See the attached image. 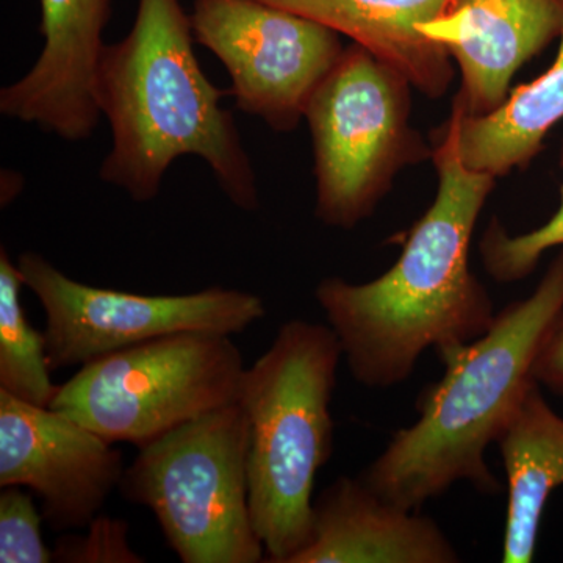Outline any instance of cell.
Masks as SVG:
<instances>
[{"label": "cell", "mask_w": 563, "mask_h": 563, "mask_svg": "<svg viewBox=\"0 0 563 563\" xmlns=\"http://www.w3.org/2000/svg\"><path fill=\"white\" fill-rule=\"evenodd\" d=\"M462 111L454 98L432 147L439 190L407 233L398 262L365 284L328 277L314 290L352 377L365 387L404 383L422 352L446 354L495 321L490 296L470 268V244L496 179L463 163Z\"/></svg>", "instance_id": "1"}, {"label": "cell", "mask_w": 563, "mask_h": 563, "mask_svg": "<svg viewBox=\"0 0 563 563\" xmlns=\"http://www.w3.org/2000/svg\"><path fill=\"white\" fill-rule=\"evenodd\" d=\"M191 16L180 0H139L135 22L120 43L107 44L98 101L113 135L101 179L136 202L161 192L177 158L210 166L229 201L258 207V188L225 92L203 74L192 43Z\"/></svg>", "instance_id": "2"}, {"label": "cell", "mask_w": 563, "mask_h": 563, "mask_svg": "<svg viewBox=\"0 0 563 563\" xmlns=\"http://www.w3.org/2000/svg\"><path fill=\"white\" fill-rule=\"evenodd\" d=\"M562 310L563 247L529 298L503 309L479 339L440 355L443 377L420 393L418 420L395 432L362 479L409 510L459 481L484 495L501 492L485 451L501 439L536 384L537 354Z\"/></svg>", "instance_id": "3"}, {"label": "cell", "mask_w": 563, "mask_h": 563, "mask_svg": "<svg viewBox=\"0 0 563 563\" xmlns=\"http://www.w3.org/2000/svg\"><path fill=\"white\" fill-rule=\"evenodd\" d=\"M342 357L331 325L298 318L244 372L236 402L250 426L251 514L268 562H290L309 540L314 481L333 453Z\"/></svg>", "instance_id": "4"}, {"label": "cell", "mask_w": 563, "mask_h": 563, "mask_svg": "<svg viewBox=\"0 0 563 563\" xmlns=\"http://www.w3.org/2000/svg\"><path fill=\"white\" fill-rule=\"evenodd\" d=\"M250 426L239 402L185 422L139 448L120 490L146 507L184 563H258L252 521Z\"/></svg>", "instance_id": "5"}, {"label": "cell", "mask_w": 563, "mask_h": 563, "mask_svg": "<svg viewBox=\"0 0 563 563\" xmlns=\"http://www.w3.org/2000/svg\"><path fill=\"white\" fill-rule=\"evenodd\" d=\"M409 79L352 43L318 85L306 118L312 133L318 220L351 231L372 217L407 166L432 158L410 124Z\"/></svg>", "instance_id": "6"}, {"label": "cell", "mask_w": 563, "mask_h": 563, "mask_svg": "<svg viewBox=\"0 0 563 563\" xmlns=\"http://www.w3.org/2000/svg\"><path fill=\"white\" fill-rule=\"evenodd\" d=\"M246 372L231 335L179 332L85 363L51 407L136 448L239 401Z\"/></svg>", "instance_id": "7"}, {"label": "cell", "mask_w": 563, "mask_h": 563, "mask_svg": "<svg viewBox=\"0 0 563 563\" xmlns=\"http://www.w3.org/2000/svg\"><path fill=\"white\" fill-rule=\"evenodd\" d=\"M16 263L46 317L52 372L172 333L236 335L266 314L261 296L250 291L211 287L187 295H139L70 279L36 252H24Z\"/></svg>", "instance_id": "8"}, {"label": "cell", "mask_w": 563, "mask_h": 563, "mask_svg": "<svg viewBox=\"0 0 563 563\" xmlns=\"http://www.w3.org/2000/svg\"><path fill=\"white\" fill-rule=\"evenodd\" d=\"M192 35L220 58L236 107L276 132L298 128L342 57L340 33L263 0H195Z\"/></svg>", "instance_id": "9"}, {"label": "cell", "mask_w": 563, "mask_h": 563, "mask_svg": "<svg viewBox=\"0 0 563 563\" xmlns=\"http://www.w3.org/2000/svg\"><path fill=\"white\" fill-rule=\"evenodd\" d=\"M124 473L121 451L98 432L54 407L0 390V487L38 496L54 531L90 525L120 490Z\"/></svg>", "instance_id": "10"}, {"label": "cell", "mask_w": 563, "mask_h": 563, "mask_svg": "<svg viewBox=\"0 0 563 563\" xmlns=\"http://www.w3.org/2000/svg\"><path fill=\"white\" fill-rule=\"evenodd\" d=\"M40 5L43 51L25 76L2 88L0 113L70 143L88 140L102 118L98 74L113 0H40Z\"/></svg>", "instance_id": "11"}, {"label": "cell", "mask_w": 563, "mask_h": 563, "mask_svg": "<svg viewBox=\"0 0 563 563\" xmlns=\"http://www.w3.org/2000/svg\"><path fill=\"white\" fill-rule=\"evenodd\" d=\"M562 29V0H450L440 16L420 25L457 63L455 99L466 117L501 107L515 74L561 38Z\"/></svg>", "instance_id": "12"}, {"label": "cell", "mask_w": 563, "mask_h": 563, "mask_svg": "<svg viewBox=\"0 0 563 563\" xmlns=\"http://www.w3.org/2000/svg\"><path fill=\"white\" fill-rule=\"evenodd\" d=\"M440 526L374 492L362 477L333 481L313 501L307 543L288 563H454Z\"/></svg>", "instance_id": "13"}, {"label": "cell", "mask_w": 563, "mask_h": 563, "mask_svg": "<svg viewBox=\"0 0 563 563\" xmlns=\"http://www.w3.org/2000/svg\"><path fill=\"white\" fill-rule=\"evenodd\" d=\"M347 36L402 73L412 87L440 98L454 79L450 55L426 38L420 25L435 20L450 0H263Z\"/></svg>", "instance_id": "14"}, {"label": "cell", "mask_w": 563, "mask_h": 563, "mask_svg": "<svg viewBox=\"0 0 563 563\" xmlns=\"http://www.w3.org/2000/svg\"><path fill=\"white\" fill-rule=\"evenodd\" d=\"M507 474L504 563H529L536 559L544 507L563 485V418L533 384L501 439Z\"/></svg>", "instance_id": "15"}, {"label": "cell", "mask_w": 563, "mask_h": 563, "mask_svg": "<svg viewBox=\"0 0 563 563\" xmlns=\"http://www.w3.org/2000/svg\"><path fill=\"white\" fill-rule=\"evenodd\" d=\"M562 120L563 29L558 55L542 76L515 88L501 107L485 117H466L462 111L459 152L470 169L498 179L514 169L526 168L542 152L548 133Z\"/></svg>", "instance_id": "16"}, {"label": "cell", "mask_w": 563, "mask_h": 563, "mask_svg": "<svg viewBox=\"0 0 563 563\" xmlns=\"http://www.w3.org/2000/svg\"><path fill=\"white\" fill-rule=\"evenodd\" d=\"M24 277L0 247V390L21 401L51 407L60 385L52 383L46 336L33 328L22 306Z\"/></svg>", "instance_id": "17"}, {"label": "cell", "mask_w": 563, "mask_h": 563, "mask_svg": "<svg viewBox=\"0 0 563 563\" xmlns=\"http://www.w3.org/2000/svg\"><path fill=\"white\" fill-rule=\"evenodd\" d=\"M563 166V147H562ZM563 247V187L559 210L540 228L521 235H510L493 218L479 242L485 272L501 284H512L528 277L537 268L544 252Z\"/></svg>", "instance_id": "18"}, {"label": "cell", "mask_w": 563, "mask_h": 563, "mask_svg": "<svg viewBox=\"0 0 563 563\" xmlns=\"http://www.w3.org/2000/svg\"><path fill=\"white\" fill-rule=\"evenodd\" d=\"M32 495L22 487H2L0 563L54 562V550L44 542L41 531L43 512Z\"/></svg>", "instance_id": "19"}, {"label": "cell", "mask_w": 563, "mask_h": 563, "mask_svg": "<svg viewBox=\"0 0 563 563\" xmlns=\"http://www.w3.org/2000/svg\"><path fill=\"white\" fill-rule=\"evenodd\" d=\"M85 533L66 532L55 542L54 561L65 563H141L129 543V525L122 518L98 517Z\"/></svg>", "instance_id": "20"}, {"label": "cell", "mask_w": 563, "mask_h": 563, "mask_svg": "<svg viewBox=\"0 0 563 563\" xmlns=\"http://www.w3.org/2000/svg\"><path fill=\"white\" fill-rule=\"evenodd\" d=\"M533 379L540 387L563 396V310L551 324L537 354Z\"/></svg>", "instance_id": "21"}]
</instances>
